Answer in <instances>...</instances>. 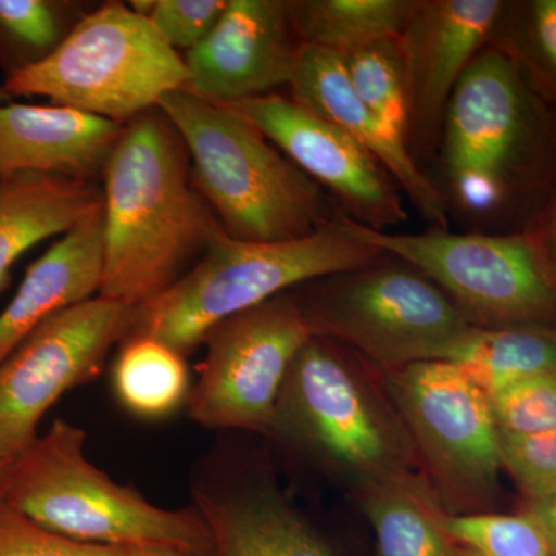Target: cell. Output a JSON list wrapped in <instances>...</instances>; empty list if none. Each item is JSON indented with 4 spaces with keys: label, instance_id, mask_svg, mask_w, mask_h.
Returning a JSON list of instances; mask_svg holds the SVG:
<instances>
[{
    "label": "cell",
    "instance_id": "cell-1",
    "mask_svg": "<svg viewBox=\"0 0 556 556\" xmlns=\"http://www.w3.org/2000/svg\"><path fill=\"white\" fill-rule=\"evenodd\" d=\"M438 155L439 192L468 232H514L556 203L551 104L489 43L450 98Z\"/></svg>",
    "mask_w": 556,
    "mask_h": 556
},
{
    "label": "cell",
    "instance_id": "cell-2",
    "mask_svg": "<svg viewBox=\"0 0 556 556\" xmlns=\"http://www.w3.org/2000/svg\"><path fill=\"white\" fill-rule=\"evenodd\" d=\"M101 175L100 295L137 309L182 276L217 218L193 188L188 149L159 108L124 124Z\"/></svg>",
    "mask_w": 556,
    "mask_h": 556
},
{
    "label": "cell",
    "instance_id": "cell-3",
    "mask_svg": "<svg viewBox=\"0 0 556 556\" xmlns=\"http://www.w3.org/2000/svg\"><path fill=\"white\" fill-rule=\"evenodd\" d=\"M266 437L348 493L372 479L417 471L386 371L317 336L295 354Z\"/></svg>",
    "mask_w": 556,
    "mask_h": 556
},
{
    "label": "cell",
    "instance_id": "cell-4",
    "mask_svg": "<svg viewBox=\"0 0 556 556\" xmlns=\"http://www.w3.org/2000/svg\"><path fill=\"white\" fill-rule=\"evenodd\" d=\"M156 108L188 149L193 188L233 239L298 240L345 217L314 179L228 105L179 89Z\"/></svg>",
    "mask_w": 556,
    "mask_h": 556
},
{
    "label": "cell",
    "instance_id": "cell-5",
    "mask_svg": "<svg viewBox=\"0 0 556 556\" xmlns=\"http://www.w3.org/2000/svg\"><path fill=\"white\" fill-rule=\"evenodd\" d=\"M339 219L303 239L273 243L233 239L215 219L197 265L135 309L129 336L159 340L188 357L219 321L386 255L350 236Z\"/></svg>",
    "mask_w": 556,
    "mask_h": 556
},
{
    "label": "cell",
    "instance_id": "cell-6",
    "mask_svg": "<svg viewBox=\"0 0 556 556\" xmlns=\"http://www.w3.org/2000/svg\"><path fill=\"white\" fill-rule=\"evenodd\" d=\"M354 239L424 274L478 328L555 327L556 203L507 233L380 232L339 219Z\"/></svg>",
    "mask_w": 556,
    "mask_h": 556
},
{
    "label": "cell",
    "instance_id": "cell-7",
    "mask_svg": "<svg viewBox=\"0 0 556 556\" xmlns=\"http://www.w3.org/2000/svg\"><path fill=\"white\" fill-rule=\"evenodd\" d=\"M86 433L54 420L11 466L3 503L79 543L115 547H172L201 556L206 525L195 508L156 507L121 485L84 453Z\"/></svg>",
    "mask_w": 556,
    "mask_h": 556
},
{
    "label": "cell",
    "instance_id": "cell-8",
    "mask_svg": "<svg viewBox=\"0 0 556 556\" xmlns=\"http://www.w3.org/2000/svg\"><path fill=\"white\" fill-rule=\"evenodd\" d=\"M188 79L185 60L148 17L113 2L84 17L49 54L13 70L2 89L124 126Z\"/></svg>",
    "mask_w": 556,
    "mask_h": 556
},
{
    "label": "cell",
    "instance_id": "cell-9",
    "mask_svg": "<svg viewBox=\"0 0 556 556\" xmlns=\"http://www.w3.org/2000/svg\"><path fill=\"white\" fill-rule=\"evenodd\" d=\"M292 292L311 334L343 343L386 372L445 361L473 327L433 281L387 254Z\"/></svg>",
    "mask_w": 556,
    "mask_h": 556
},
{
    "label": "cell",
    "instance_id": "cell-10",
    "mask_svg": "<svg viewBox=\"0 0 556 556\" xmlns=\"http://www.w3.org/2000/svg\"><path fill=\"white\" fill-rule=\"evenodd\" d=\"M417 471L448 515L495 514L506 501L489 399L455 365L424 362L386 372Z\"/></svg>",
    "mask_w": 556,
    "mask_h": 556
},
{
    "label": "cell",
    "instance_id": "cell-11",
    "mask_svg": "<svg viewBox=\"0 0 556 556\" xmlns=\"http://www.w3.org/2000/svg\"><path fill=\"white\" fill-rule=\"evenodd\" d=\"M311 336L292 289L219 321L201 343L206 356L186 401L190 419L266 437L285 376Z\"/></svg>",
    "mask_w": 556,
    "mask_h": 556
},
{
    "label": "cell",
    "instance_id": "cell-12",
    "mask_svg": "<svg viewBox=\"0 0 556 556\" xmlns=\"http://www.w3.org/2000/svg\"><path fill=\"white\" fill-rule=\"evenodd\" d=\"M135 308L97 298L33 329L0 362V456L17 459L38 439L47 412L97 379L112 348L129 338Z\"/></svg>",
    "mask_w": 556,
    "mask_h": 556
},
{
    "label": "cell",
    "instance_id": "cell-13",
    "mask_svg": "<svg viewBox=\"0 0 556 556\" xmlns=\"http://www.w3.org/2000/svg\"><path fill=\"white\" fill-rule=\"evenodd\" d=\"M228 108L249 121L338 203L345 217L380 232L407 222L396 181L336 124L277 93Z\"/></svg>",
    "mask_w": 556,
    "mask_h": 556
},
{
    "label": "cell",
    "instance_id": "cell-14",
    "mask_svg": "<svg viewBox=\"0 0 556 556\" xmlns=\"http://www.w3.org/2000/svg\"><path fill=\"white\" fill-rule=\"evenodd\" d=\"M192 493L208 533L201 556H340L265 455L219 457Z\"/></svg>",
    "mask_w": 556,
    "mask_h": 556
},
{
    "label": "cell",
    "instance_id": "cell-15",
    "mask_svg": "<svg viewBox=\"0 0 556 556\" xmlns=\"http://www.w3.org/2000/svg\"><path fill=\"white\" fill-rule=\"evenodd\" d=\"M504 0H416L397 43L407 98L405 146L416 166L438 156L450 98L489 42Z\"/></svg>",
    "mask_w": 556,
    "mask_h": 556
},
{
    "label": "cell",
    "instance_id": "cell-16",
    "mask_svg": "<svg viewBox=\"0 0 556 556\" xmlns=\"http://www.w3.org/2000/svg\"><path fill=\"white\" fill-rule=\"evenodd\" d=\"M302 43L288 0H228L212 31L188 51L186 89L229 105L288 84Z\"/></svg>",
    "mask_w": 556,
    "mask_h": 556
},
{
    "label": "cell",
    "instance_id": "cell-17",
    "mask_svg": "<svg viewBox=\"0 0 556 556\" xmlns=\"http://www.w3.org/2000/svg\"><path fill=\"white\" fill-rule=\"evenodd\" d=\"M291 100L336 124L368 150L433 228L450 229L447 201L437 182L416 166L404 141L361 101L348 79L342 56L321 47L300 46L288 80Z\"/></svg>",
    "mask_w": 556,
    "mask_h": 556
},
{
    "label": "cell",
    "instance_id": "cell-18",
    "mask_svg": "<svg viewBox=\"0 0 556 556\" xmlns=\"http://www.w3.org/2000/svg\"><path fill=\"white\" fill-rule=\"evenodd\" d=\"M123 129L65 105L0 102V179L39 174L93 181Z\"/></svg>",
    "mask_w": 556,
    "mask_h": 556
},
{
    "label": "cell",
    "instance_id": "cell-19",
    "mask_svg": "<svg viewBox=\"0 0 556 556\" xmlns=\"http://www.w3.org/2000/svg\"><path fill=\"white\" fill-rule=\"evenodd\" d=\"M101 276L102 207L61 236L25 273L0 313V362L43 321L93 299Z\"/></svg>",
    "mask_w": 556,
    "mask_h": 556
},
{
    "label": "cell",
    "instance_id": "cell-20",
    "mask_svg": "<svg viewBox=\"0 0 556 556\" xmlns=\"http://www.w3.org/2000/svg\"><path fill=\"white\" fill-rule=\"evenodd\" d=\"M350 496L371 527L376 556H467L448 532L447 511L419 471L372 479Z\"/></svg>",
    "mask_w": 556,
    "mask_h": 556
},
{
    "label": "cell",
    "instance_id": "cell-21",
    "mask_svg": "<svg viewBox=\"0 0 556 556\" xmlns=\"http://www.w3.org/2000/svg\"><path fill=\"white\" fill-rule=\"evenodd\" d=\"M102 207L89 179L24 174L0 179V288L28 249L64 236Z\"/></svg>",
    "mask_w": 556,
    "mask_h": 556
},
{
    "label": "cell",
    "instance_id": "cell-22",
    "mask_svg": "<svg viewBox=\"0 0 556 556\" xmlns=\"http://www.w3.org/2000/svg\"><path fill=\"white\" fill-rule=\"evenodd\" d=\"M445 362L489 399L514 383L556 372V329L471 327Z\"/></svg>",
    "mask_w": 556,
    "mask_h": 556
},
{
    "label": "cell",
    "instance_id": "cell-23",
    "mask_svg": "<svg viewBox=\"0 0 556 556\" xmlns=\"http://www.w3.org/2000/svg\"><path fill=\"white\" fill-rule=\"evenodd\" d=\"M416 0H291L289 16L302 46L346 53L397 38Z\"/></svg>",
    "mask_w": 556,
    "mask_h": 556
},
{
    "label": "cell",
    "instance_id": "cell-24",
    "mask_svg": "<svg viewBox=\"0 0 556 556\" xmlns=\"http://www.w3.org/2000/svg\"><path fill=\"white\" fill-rule=\"evenodd\" d=\"M121 405L141 419L160 420L186 405L190 375L186 357L146 336H129L112 371Z\"/></svg>",
    "mask_w": 556,
    "mask_h": 556
},
{
    "label": "cell",
    "instance_id": "cell-25",
    "mask_svg": "<svg viewBox=\"0 0 556 556\" xmlns=\"http://www.w3.org/2000/svg\"><path fill=\"white\" fill-rule=\"evenodd\" d=\"M467 556H556V504L518 501L510 514L445 518Z\"/></svg>",
    "mask_w": 556,
    "mask_h": 556
},
{
    "label": "cell",
    "instance_id": "cell-26",
    "mask_svg": "<svg viewBox=\"0 0 556 556\" xmlns=\"http://www.w3.org/2000/svg\"><path fill=\"white\" fill-rule=\"evenodd\" d=\"M496 47L517 62L538 97L554 104L556 97V2H506L490 35Z\"/></svg>",
    "mask_w": 556,
    "mask_h": 556
},
{
    "label": "cell",
    "instance_id": "cell-27",
    "mask_svg": "<svg viewBox=\"0 0 556 556\" xmlns=\"http://www.w3.org/2000/svg\"><path fill=\"white\" fill-rule=\"evenodd\" d=\"M340 56L357 97L405 144L407 98L397 38L376 40Z\"/></svg>",
    "mask_w": 556,
    "mask_h": 556
},
{
    "label": "cell",
    "instance_id": "cell-28",
    "mask_svg": "<svg viewBox=\"0 0 556 556\" xmlns=\"http://www.w3.org/2000/svg\"><path fill=\"white\" fill-rule=\"evenodd\" d=\"M496 444L501 468L514 479L518 501L556 504V430L535 434L496 430Z\"/></svg>",
    "mask_w": 556,
    "mask_h": 556
},
{
    "label": "cell",
    "instance_id": "cell-29",
    "mask_svg": "<svg viewBox=\"0 0 556 556\" xmlns=\"http://www.w3.org/2000/svg\"><path fill=\"white\" fill-rule=\"evenodd\" d=\"M497 431L514 434L556 430V372L504 388L489 397Z\"/></svg>",
    "mask_w": 556,
    "mask_h": 556
},
{
    "label": "cell",
    "instance_id": "cell-30",
    "mask_svg": "<svg viewBox=\"0 0 556 556\" xmlns=\"http://www.w3.org/2000/svg\"><path fill=\"white\" fill-rule=\"evenodd\" d=\"M0 556H127V548L79 543L0 503Z\"/></svg>",
    "mask_w": 556,
    "mask_h": 556
},
{
    "label": "cell",
    "instance_id": "cell-31",
    "mask_svg": "<svg viewBox=\"0 0 556 556\" xmlns=\"http://www.w3.org/2000/svg\"><path fill=\"white\" fill-rule=\"evenodd\" d=\"M228 0H155L148 20L174 50H192L206 38Z\"/></svg>",
    "mask_w": 556,
    "mask_h": 556
},
{
    "label": "cell",
    "instance_id": "cell-32",
    "mask_svg": "<svg viewBox=\"0 0 556 556\" xmlns=\"http://www.w3.org/2000/svg\"><path fill=\"white\" fill-rule=\"evenodd\" d=\"M0 30L21 46L47 54L61 42L60 21L43 0H0Z\"/></svg>",
    "mask_w": 556,
    "mask_h": 556
},
{
    "label": "cell",
    "instance_id": "cell-33",
    "mask_svg": "<svg viewBox=\"0 0 556 556\" xmlns=\"http://www.w3.org/2000/svg\"><path fill=\"white\" fill-rule=\"evenodd\" d=\"M127 556H195L186 551L172 547H130Z\"/></svg>",
    "mask_w": 556,
    "mask_h": 556
},
{
    "label": "cell",
    "instance_id": "cell-34",
    "mask_svg": "<svg viewBox=\"0 0 556 556\" xmlns=\"http://www.w3.org/2000/svg\"><path fill=\"white\" fill-rule=\"evenodd\" d=\"M11 466H13L11 460L3 459V457L0 456V503H2L3 496H5L7 485H9Z\"/></svg>",
    "mask_w": 556,
    "mask_h": 556
},
{
    "label": "cell",
    "instance_id": "cell-35",
    "mask_svg": "<svg viewBox=\"0 0 556 556\" xmlns=\"http://www.w3.org/2000/svg\"><path fill=\"white\" fill-rule=\"evenodd\" d=\"M9 94L5 93V90L3 89H0V102H5L7 100H9Z\"/></svg>",
    "mask_w": 556,
    "mask_h": 556
}]
</instances>
